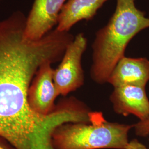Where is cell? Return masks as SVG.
<instances>
[{
	"label": "cell",
	"instance_id": "cell-11",
	"mask_svg": "<svg viewBox=\"0 0 149 149\" xmlns=\"http://www.w3.org/2000/svg\"><path fill=\"white\" fill-rule=\"evenodd\" d=\"M125 149H148L145 145L140 143L137 139L129 141Z\"/></svg>",
	"mask_w": 149,
	"mask_h": 149
},
{
	"label": "cell",
	"instance_id": "cell-2",
	"mask_svg": "<svg viewBox=\"0 0 149 149\" xmlns=\"http://www.w3.org/2000/svg\"><path fill=\"white\" fill-rule=\"evenodd\" d=\"M149 28V18L135 5V0H116L114 12L106 25L96 33L92 44L90 76L98 85L107 83L112 71L125 56L129 43Z\"/></svg>",
	"mask_w": 149,
	"mask_h": 149
},
{
	"label": "cell",
	"instance_id": "cell-13",
	"mask_svg": "<svg viewBox=\"0 0 149 149\" xmlns=\"http://www.w3.org/2000/svg\"><path fill=\"white\" fill-rule=\"evenodd\" d=\"M2 1V0H0V1Z\"/></svg>",
	"mask_w": 149,
	"mask_h": 149
},
{
	"label": "cell",
	"instance_id": "cell-8",
	"mask_svg": "<svg viewBox=\"0 0 149 149\" xmlns=\"http://www.w3.org/2000/svg\"><path fill=\"white\" fill-rule=\"evenodd\" d=\"M149 82V60L124 56L118 63L107 83L113 87L135 85L146 87Z\"/></svg>",
	"mask_w": 149,
	"mask_h": 149
},
{
	"label": "cell",
	"instance_id": "cell-9",
	"mask_svg": "<svg viewBox=\"0 0 149 149\" xmlns=\"http://www.w3.org/2000/svg\"><path fill=\"white\" fill-rule=\"evenodd\" d=\"M108 0H68L60 14L56 29L69 32L78 22L92 19Z\"/></svg>",
	"mask_w": 149,
	"mask_h": 149
},
{
	"label": "cell",
	"instance_id": "cell-4",
	"mask_svg": "<svg viewBox=\"0 0 149 149\" xmlns=\"http://www.w3.org/2000/svg\"><path fill=\"white\" fill-rule=\"evenodd\" d=\"M87 47V39L84 33L77 34L68 47L59 66L54 70V82L59 96H67L84 85L82 59Z\"/></svg>",
	"mask_w": 149,
	"mask_h": 149
},
{
	"label": "cell",
	"instance_id": "cell-10",
	"mask_svg": "<svg viewBox=\"0 0 149 149\" xmlns=\"http://www.w3.org/2000/svg\"><path fill=\"white\" fill-rule=\"evenodd\" d=\"M133 129L137 136L143 138L149 136V117L133 124Z\"/></svg>",
	"mask_w": 149,
	"mask_h": 149
},
{
	"label": "cell",
	"instance_id": "cell-3",
	"mask_svg": "<svg viewBox=\"0 0 149 149\" xmlns=\"http://www.w3.org/2000/svg\"><path fill=\"white\" fill-rule=\"evenodd\" d=\"M133 124L111 122L102 112L90 123L67 122L53 134L55 149H125Z\"/></svg>",
	"mask_w": 149,
	"mask_h": 149
},
{
	"label": "cell",
	"instance_id": "cell-5",
	"mask_svg": "<svg viewBox=\"0 0 149 149\" xmlns=\"http://www.w3.org/2000/svg\"><path fill=\"white\" fill-rule=\"evenodd\" d=\"M68 0H34L26 17L23 37L35 41L40 39L56 27L59 15Z\"/></svg>",
	"mask_w": 149,
	"mask_h": 149
},
{
	"label": "cell",
	"instance_id": "cell-7",
	"mask_svg": "<svg viewBox=\"0 0 149 149\" xmlns=\"http://www.w3.org/2000/svg\"><path fill=\"white\" fill-rule=\"evenodd\" d=\"M145 88L135 85L114 87L109 97L114 111L124 117L132 114L139 121L149 117V100Z\"/></svg>",
	"mask_w": 149,
	"mask_h": 149
},
{
	"label": "cell",
	"instance_id": "cell-12",
	"mask_svg": "<svg viewBox=\"0 0 149 149\" xmlns=\"http://www.w3.org/2000/svg\"><path fill=\"white\" fill-rule=\"evenodd\" d=\"M0 149H16L6 139L0 136Z\"/></svg>",
	"mask_w": 149,
	"mask_h": 149
},
{
	"label": "cell",
	"instance_id": "cell-1",
	"mask_svg": "<svg viewBox=\"0 0 149 149\" xmlns=\"http://www.w3.org/2000/svg\"><path fill=\"white\" fill-rule=\"evenodd\" d=\"M26 17L16 11L0 20V136L16 149H55V129L65 123L85 121V107L70 97L51 114L40 115L31 109L28 91L40 66L61 61L74 36L55 29L39 40H27Z\"/></svg>",
	"mask_w": 149,
	"mask_h": 149
},
{
	"label": "cell",
	"instance_id": "cell-6",
	"mask_svg": "<svg viewBox=\"0 0 149 149\" xmlns=\"http://www.w3.org/2000/svg\"><path fill=\"white\" fill-rule=\"evenodd\" d=\"M51 63L42 65L32 80L28 91L31 109L37 114L47 116L55 111L59 96L54 82V69Z\"/></svg>",
	"mask_w": 149,
	"mask_h": 149
}]
</instances>
